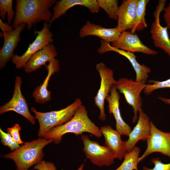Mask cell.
<instances>
[{
	"label": "cell",
	"mask_w": 170,
	"mask_h": 170,
	"mask_svg": "<svg viewBox=\"0 0 170 170\" xmlns=\"http://www.w3.org/2000/svg\"><path fill=\"white\" fill-rule=\"evenodd\" d=\"M99 8H102L110 19L117 20L119 8L117 0H97Z\"/></svg>",
	"instance_id": "obj_25"
},
{
	"label": "cell",
	"mask_w": 170,
	"mask_h": 170,
	"mask_svg": "<svg viewBox=\"0 0 170 170\" xmlns=\"http://www.w3.org/2000/svg\"><path fill=\"white\" fill-rule=\"evenodd\" d=\"M138 0H123L119 6L116 27L121 33L134 27Z\"/></svg>",
	"instance_id": "obj_16"
},
{
	"label": "cell",
	"mask_w": 170,
	"mask_h": 170,
	"mask_svg": "<svg viewBox=\"0 0 170 170\" xmlns=\"http://www.w3.org/2000/svg\"><path fill=\"white\" fill-rule=\"evenodd\" d=\"M33 169L37 170H57L54 164L51 162L41 161L35 165Z\"/></svg>",
	"instance_id": "obj_31"
},
{
	"label": "cell",
	"mask_w": 170,
	"mask_h": 170,
	"mask_svg": "<svg viewBox=\"0 0 170 170\" xmlns=\"http://www.w3.org/2000/svg\"><path fill=\"white\" fill-rule=\"evenodd\" d=\"M15 15L12 26L14 29L25 23L29 30L33 26L41 21L49 24L52 14L49 9L55 0H17Z\"/></svg>",
	"instance_id": "obj_1"
},
{
	"label": "cell",
	"mask_w": 170,
	"mask_h": 170,
	"mask_svg": "<svg viewBox=\"0 0 170 170\" xmlns=\"http://www.w3.org/2000/svg\"><path fill=\"white\" fill-rule=\"evenodd\" d=\"M84 164L83 163L81 164L79 167L78 168L77 170H83Z\"/></svg>",
	"instance_id": "obj_35"
},
{
	"label": "cell",
	"mask_w": 170,
	"mask_h": 170,
	"mask_svg": "<svg viewBox=\"0 0 170 170\" xmlns=\"http://www.w3.org/2000/svg\"><path fill=\"white\" fill-rule=\"evenodd\" d=\"M100 43V47L97 50L98 53L101 54L107 52L113 51L125 57L129 61L135 72V81L145 83L147 82L151 69L144 64L141 65L139 63L134 53L114 47L110 45V43L101 40Z\"/></svg>",
	"instance_id": "obj_12"
},
{
	"label": "cell",
	"mask_w": 170,
	"mask_h": 170,
	"mask_svg": "<svg viewBox=\"0 0 170 170\" xmlns=\"http://www.w3.org/2000/svg\"><path fill=\"white\" fill-rule=\"evenodd\" d=\"M21 130L20 127L18 124L16 123L13 127L8 128L7 130V133L10 135L19 144H24L20 136V131Z\"/></svg>",
	"instance_id": "obj_30"
},
{
	"label": "cell",
	"mask_w": 170,
	"mask_h": 170,
	"mask_svg": "<svg viewBox=\"0 0 170 170\" xmlns=\"http://www.w3.org/2000/svg\"><path fill=\"white\" fill-rule=\"evenodd\" d=\"M22 83L21 78L17 76L15 79L14 89L12 98L0 107V114H2L10 111H14L27 119L34 125L35 117L31 114L27 101L21 91Z\"/></svg>",
	"instance_id": "obj_10"
},
{
	"label": "cell",
	"mask_w": 170,
	"mask_h": 170,
	"mask_svg": "<svg viewBox=\"0 0 170 170\" xmlns=\"http://www.w3.org/2000/svg\"><path fill=\"white\" fill-rule=\"evenodd\" d=\"M151 130L149 137L146 140V148L138 158L139 163L150 154L159 152L170 159V132L158 129L152 121H150Z\"/></svg>",
	"instance_id": "obj_9"
},
{
	"label": "cell",
	"mask_w": 170,
	"mask_h": 170,
	"mask_svg": "<svg viewBox=\"0 0 170 170\" xmlns=\"http://www.w3.org/2000/svg\"><path fill=\"white\" fill-rule=\"evenodd\" d=\"M100 129L104 137L105 145L112 151L116 158L121 160L127 153L125 142L122 140L121 135L110 125L102 127Z\"/></svg>",
	"instance_id": "obj_20"
},
{
	"label": "cell",
	"mask_w": 170,
	"mask_h": 170,
	"mask_svg": "<svg viewBox=\"0 0 170 170\" xmlns=\"http://www.w3.org/2000/svg\"><path fill=\"white\" fill-rule=\"evenodd\" d=\"M111 45L119 49L133 53L139 52L152 55L158 54L157 51L143 44L136 33H132L129 31L122 32L118 40L112 43Z\"/></svg>",
	"instance_id": "obj_13"
},
{
	"label": "cell",
	"mask_w": 170,
	"mask_h": 170,
	"mask_svg": "<svg viewBox=\"0 0 170 170\" xmlns=\"http://www.w3.org/2000/svg\"><path fill=\"white\" fill-rule=\"evenodd\" d=\"M166 1L160 0L156 10L154 13L155 20L150 28L151 37L155 46L162 49L170 56V38L168 34V27L162 26L160 23V15L164 10Z\"/></svg>",
	"instance_id": "obj_11"
},
{
	"label": "cell",
	"mask_w": 170,
	"mask_h": 170,
	"mask_svg": "<svg viewBox=\"0 0 170 170\" xmlns=\"http://www.w3.org/2000/svg\"><path fill=\"white\" fill-rule=\"evenodd\" d=\"M151 84H147L144 90L146 95H150L153 91L161 88H170V78L163 81H158L153 80L149 81Z\"/></svg>",
	"instance_id": "obj_27"
},
{
	"label": "cell",
	"mask_w": 170,
	"mask_h": 170,
	"mask_svg": "<svg viewBox=\"0 0 170 170\" xmlns=\"http://www.w3.org/2000/svg\"><path fill=\"white\" fill-rule=\"evenodd\" d=\"M84 132L90 133L98 138L102 135L100 128L89 118L87 111L82 104L78 107L70 120L62 125L53 128L43 138L52 139L54 143L57 144L61 142L62 136L66 133H73L78 135Z\"/></svg>",
	"instance_id": "obj_2"
},
{
	"label": "cell",
	"mask_w": 170,
	"mask_h": 170,
	"mask_svg": "<svg viewBox=\"0 0 170 170\" xmlns=\"http://www.w3.org/2000/svg\"><path fill=\"white\" fill-rule=\"evenodd\" d=\"M150 163L154 165L153 168H150L144 166L143 167L142 170H170V162L163 163L158 157L152 158Z\"/></svg>",
	"instance_id": "obj_29"
},
{
	"label": "cell",
	"mask_w": 170,
	"mask_h": 170,
	"mask_svg": "<svg viewBox=\"0 0 170 170\" xmlns=\"http://www.w3.org/2000/svg\"><path fill=\"white\" fill-rule=\"evenodd\" d=\"M96 68L101 80L100 86L94 98V102L100 110L99 119L101 121H104L106 119L104 109L105 101L112 88L116 85V81L114 78L113 70L107 67L104 63L97 64Z\"/></svg>",
	"instance_id": "obj_6"
},
{
	"label": "cell",
	"mask_w": 170,
	"mask_h": 170,
	"mask_svg": "<svg viewBox=\"0 0 170 170\" xmlns=\"http://www.w3.org/2000/svg\"><path fill=\"white\" fill-rule=\"evenodd\" d=\"M82 104L81 100L78 98L65 108L47 112H39L34 107H31V110L34 113L35 118L37 119L39 123L38 136L43 138L47 133L53 128L68 121L73 116L78 107Z\"/></svg>",
	"instance_id": "obj_4"
},
{
	"label": "cell",
	"mask_w": 170,
	"mask_h": 170,
	"mask_svg": "<svg viewBox=\"0 0 170 170\" xmlns=\"http://www.w3.org/2000/svg\"><path fill=\"white\" fill-rule=\"evenodd\" d=\"M163 10L164 11L163 17L167 26L170 29V3L167 6L164 8Z\"/></svg>",
	"instance_id": "obj_33"
},
{
	"label": "cell",
	"mask_w": 170,
	"mask_h": 170,
	"mask_svg": "<svg viewBox=\"0 0 170 170\" xmlns=\"http://www.w3.org/2000/svg\"><path fill=\"white\" fill-rule=\"evenodd\" d=\"M77 5L87 8L92 13H98L100 8L96 0H61L56 1L53 8L52 17L49 24L52 23L56 19L65 14L68 10Z\"/></svg>",
	"instance_id": "obj_19"
},
{
	"label": "cell",
	"mask_w": 170,
	"mask_h": 170,
	"mask_svg": "<svg viewBox=\"0 0 170 170\" xmlns=\"http://www.w3.org/2000/svg\"><path fill=\"white\" fill-rule=\"evenodd\" d=\"M0 137L1 143L4 146L8 147L12 150L14 151L20 146L10 135L4 132L1 128Z\"/></svg>",
	"instance_id": "obj_28"
},
{
	"label": "cell",
	"mask_w": 170,
	"mask_h": 170,
	"mask_svg": "<svg viewBox=\"0 0 170 170\" xmlns=\"http://www.w3.org/2000/svg\"><path fill=\"white\" fill-rule=\"evenodd\" d=\"M57 54L55 47L50 43L31 57L24 66V70L27 73L35 71L42 66H46V62L52 61Z\"/></svg>",
	"instance_id": "obj_21"
},
{
	"label": "cell",
	"mask_w": 170,
	"mask_h": 170,
	"mask_svg": "<svg viewBox=\"0 0 170 170\" xmlns=\"http://www.w3.org/2000/svg\"><path fill=\"white\" fill-rule=\"evenodd\" d=\"M121 34L116 27L105 28L88 20L79 31V36L82 38L89 36H94L101 40L111 43L117 41Z\"/></svg>",
	"instance_id": "obj_18"
},
{
	"label": "cell",
	"mask_w": 170,
	"mask_h": 170,
	"mask_svg": "<svg viewBox=\"0 0 170 170\" xmlns=\"http://www.w3.org/2000/svg\"><path fill=\"white\" fill-rule=\"evenodd\" d=\"M13 0H0V16L2 20H5L7 13L8 23L10 24L15 16V12L13 9Z\"/></svg>",
	"instance_id": "obj_26"
},
{
	"label": "cell",
	"mask_w": 170,
	"mask_h": 170,
	"mask_svg": "<svg viewBox=\"0 0 170 170\" xmlns=\"http://www.w3.org/2000/svg\"><path fill=\"white\" fill-rule=\"evenodd\" d=\"M26 26L22 23L9 33L3 32L4 42L0 50V68H4L14 55V51L20 40V33Z\"/></svg>",
	"instance_id": "obj_15"
},
{
	"label": "cell",
	"mask_w": 170,
	"mask_h": 170,
	"mask_svg": "<svg viewBox=\"0 0 170 170\" xmlns=\"http://www.w3.org/2000/svg\"><path fill=\"white\" fill-rule=\"evenodd\" d=\"M81 139L84 145L82 151L93 164L101 167H109L113 164L116 158L110 149L91 140L88 135H82Z\"/></svg>",
	"instance_id": "obj_8"
},
{
	"label": "cell",
	"mask_w": 170,
	"mask_h": 170,
	"mask_svg": "<svg viewBox=\"0 0 170 170\" xmlns=\"http://www.w3.org/2000/svg\"><path fill=\"white\" fill-rule=\"evenodd\" d=\"M0 27L3 32L9 33L14 30L12 26L8 23H4L0 19Z\"/></svg>",
	"instance_id": "obj_32"
},
{
	"label": "cell",
	"mask_w": 170,
	"mask_h": 170,
	"mask_svg": "<svg viewBox=\"0 0 170 170\" xmlns=\"http://www.w3.org/2000/svg\"><path fill=\"white\" fill-rule=\"evenodd\" d=\"M48 24L44 23L41 31L34 30V34L37 35L32 42L29 44L27 50L21 56L14 54L11 59L12 63L17 69L24 67L31 57L36 53L54 41L53 35Z\"/></svg>",
	"instance_id": "obj_7"
},
{
	"label": "cell",
	"mask_w": 170,
	"mask_h": 170,
	"mask_svg": "<svg viewBox=\"0 0 170 170\" xmlns=\"http://www.w3.org/2000/svg\"><path fill=\"white\" fill-rule=\"evenodd\" d=\"M140 151L139 147L135 146L131 151L125 154L122 164L114 170H138V160Z\"/></svg>",
	"instance_id": "obj_23"
},
{
	"label": "cell",
	"mask_w": 170,
	"mask_h": 170,
	"mask_svg": "<svg viewBox=\"0 0 170 170\" xmlns=\"http://www.w3.org/2000/svg\"><path fill=\"white\" fill-rule=\"evenodd\" d=\"M158 99L162 102L170 106V98H167L162 97H158Z\"/></svg>",
	"instance_id": "obj_34"
},
{
	"label": "cell",
	"mask_w": 170,
	"mask_h": 170,
	"mask_svg": "<svg viewBox=\"0 0 170 170\" xmlns=\"http://www.w3.org/2000/svg\"><path fill=\"white\" fill-rule=\"evenodd\" d=\"M149 0H139L136 10L135 25L131 32L134 33L136 31H142L147 27L145 20L146 8Z\"/></svg>",
	"instance_id": "obj_24"
},
{
	"label": "cell",
	"mask_w": 170,
	"mask_h": 170,
	"mask_svg": "<svg viewBox=\"0 0 170 170\" xmlns=\"http://www.w3.org/2000/svg\"><path fill=\"white\" fill-rule=\"evenodd\" d=\"M53 142L52 139L39 138L26 142L13 151L2 156L12 160L17 170H28L31 167L42 161L44 155L43 148Z\"/></svg>",
	"instance_id": "obj_3"
},
{
	"label": "cell",
	"mask_w": 170,
	"mask_h": 170,
	"mask_svg": "<svg viewBox=\"0 0 170 170\" xmlns=\"http://www.w3.org/2000/svg\"><path fill=\"white\" fill-rule=\"evenodd\" d=\"M120 99L119 94L115 85L106 99L108 104L109 112L110 115L112 114L115 119L116 130L121 135L128 137L132 129L121 116L119 108Z\"/></svg>",
	"instance_id": "obj_17"
},
{
	"label": "cell",
	"mask_w": 170,
	"mask_h": 170,
	"mask_svg": "<svg viewBox=\"0 0 170 170\" xmlns=\"http://www.w3.org/2000/svg\"><path fill=\"white\" fill-rule=\"evenodd\" d=\"M45 66L48 72L47 76L43 82L35 88L32 94L35 102L41 104L46 103L50 100L51 92L47 89L48 82L51 76L60 70L59 61L55 58Z\"/></svg>",
	"instance_id": "obj_22"
},
{
	"label": "cell",
	"mask_w": 170,
	"mask_h": 170,
	"mask_svg": "<svg viewBox=\"0 0 170 170\" xmlns=\"http://www.w3.org/2000/svg\"><path fill=\"white\" fill-rule=\"evenodd\" d=\"M150 118L141 109L139 111L136 124L129 134L128 140L125 141L127 153L131 151L139 141H146L150 136Z\"/></svg>",
	"instance_id": "obj_14"
},
{
	"label": "cell",
	"mask_w": 170,
	"mask_h": 170,
	"mask_svg": "<svg viewBox=\"0 0 170 170\" xmlns=\"http://www.w3.org/2000/svg\"><path fill=\"white\" fill-rule=\"evenodd\" d=\"M146 84L143 82H136L125 77L121 78L116 81V86L117 90L123 94L127 103L133 108V123L137 121L139 111L142 105L141 93Z\"/></svg>",
	"instance_id": "obj_5"
}]
</instances>
